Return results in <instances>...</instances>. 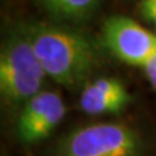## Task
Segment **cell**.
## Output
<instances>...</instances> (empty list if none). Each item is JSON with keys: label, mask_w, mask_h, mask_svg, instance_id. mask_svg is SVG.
Masks as SVG:
<instances>
[{"label": "cell", "mask_w": 156, "mask_h": 156, "mask_svg": "<svg viewBox=\"0 0 156 156\" xmlns=\"http://www.w3.org/2000/svg\"><path fill=\"white\" fill-rule=\"evenodd\" d=\"M47 77L70 90L83 87L101 61L99 44L90 35L43 22L21 25Z\"/></svg>", "instance_id": "obj_1"}, {"label": "cell", "mask_w": 156, "mask_h": 156, "mask_svg": "<svg viewBox=\"0 0 156 156\" xmlns=\"http://www.w3.org/2000/svg\"><path fill=\"white\" fill-rule=\"evenodd\" d=\"M46 72L21 25L4 35L0 48V94L11 107H21L43 91Z\"/></svg>", "instance_id": "obj_2"}, {"label": "cell", "mask_w": 156, "mask_h": 156, "mask_svg": "<svg viewBox=\"0 0 156 156\" xmlns=\"http://www.w3.org/2000/svg\"><path fill=\"white\" fill-rule=\"evenodd\" d=\"M143 140L135 129L119 122L77 128L56 146L57 156H140Z\"/></svg>", "instance_id": "obj_3"}, {"label": "cell", "mask_w": 156, "mask_h": 156, "mask_svg": "<svg viewBox=\"0 0 156 156\" xmlns=\"http://www.w3.org/2000/svg\"><path fill=\"white\" fill-rule=\"evenodd\" d=\"M101 41L115 57L133 66L143 68L156 53V34L120 14L104 21Z\"/></svg>", "instance_id": "obj_4"}, {"label": "cell", "mask_w": 156, "mask_h": 156, "mask_svg": "<svg viewBox=\"0 0 156 156\" xmlns=\"http://www.w3.org/2000/svg\"><path fill=\"white\" fill-rule=\"evenodd\" d=\"M66 113L60 92L43 90L18 111L16 136L23 146H33L48 138Z\"/></svg>", "instance_id": "obj_5"}, {"label": "cell", "mask_w": 156, "mask_h": 156, "mask_svg": "<svg viewBox=\"0 0 156 156\" xmlns=\"http://www.w3.org/2000/svg\"><path fill=\"white\" fill-rule=\"evenodd\" d=\"M131 101L126 86L115 77L92 78L82 87L80 108L86 115L103 116L121 113Z\"/></svg>", "instance_id": "obj_6"}, {"label": "cell", "mask_w": 156, "mask_h": 156, "mask_svg": "<svg viewBox=\"0 0 156 156\" xmlns=\"http://www.w3.org/2000/svg\"><path fill=\"white\" fill-rule=\"evenodd\" d=\"M43 8L60 21H78L92 14L101 0H41Z\"/></svg>", "instance_id": "obj_7"}, {"label": "cell", "mask_w": 156, "mask_h": 156, "mask_svg": "<svg viewBox=\"0 0 156 156\" xmlns=\"http://www.w3.org/2000/svg\"><path fill=\"white\" fill-rule=\"evenodd\" d=\"M138 11L140 16L152 25L154 33L156 34V0H139Z\"/></svg>", "instance_id": "obj_8"}, {"label": "cell", "mask_w": 156, "mask_h": 156, "mask_svg": "<svg viewBox=\"0 0 156 156\" xmlns=\"http://www.w3.org/2000/svg\"><path fill=\"white\" fill-rule=\"evenodd\" d=\"M142 69L144 72L146 77H147L150 85L152 86L154 91L156 92V53L150 58L147 62H146Z\"/></svg>", "instance_id": "obj_9"}]
</instances>
